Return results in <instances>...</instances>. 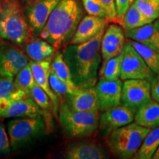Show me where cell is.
Masks as SVG:
<instances>
[{"label": "cell", "mask_w": 159, "mask_h": 159, "mask_svg": "<svg viewBox=\"0 0 159 159\" xmlns=\"http://www.w3.org/2000/svg\"><path fill=\"white\" fill-rule=\"evenodd\" d=\"M30 97L39 105L40 108L43 111V116H46L47 117L48 116L51 106H52L50 104L52 103L51 99L48 94L36 83L33 85V87L31 89ZM47 117H46V119H47Z\"/></svg>", "instance_id": "obj_30"}, {"label": "cell", "mask_w": 159, "mask_h": 159, "mask_svg": "<svg viewBox=\"0 0 159 159\" xmlns=\"http://www.w3.org/2000/svg\"><path fill=\"white\" fill-rule=\"evenodd\" d=\"M134 118V113L121 104L102 112L99 116V127L102 130L111 133L115 129L132 123Z\"/></svg>", "instance_id": "obj_14"}, {"label": "cell", "mask_w": 159, "mask_h": 159, "mask_svg": "<svg viewBox=\"0 0 159 159\" xmlns=\"http://www.w3.org/2000/svg\"><path fill=\"white\" fill-rule=\"evenodd\" d=\"M159 147V126L152 128L134 156L136 159H150Z\"/></svg>", "instance_id": "obj_24"}, {"label": "cell", "mask_w": 159, "mask_h": 159, "mask_svg": "<svg viewBox=\"0 0 159 159\" xmlns=\"http://www.w3.org/2000/svg\"><path fill=\"white\" fill-rule=\"evenodd\" d=\"M120 79H145L151 81L155 75L136 49L126 41L122 51Z\"/></svg>", "instance_id": "obj_7"}, {"label": "cell", "mask_w": 159, "mask_h": 159, "mask_svg": "<svg viewBox=\"0 0 159 159\" xmlns=\"http://www.w3.org/2000/svg\"><path fill=\"white\" fill-rule=\"evenodd\" d=\"M27 56L19 49L0 47V77H14L29 64Z\"/></svg>", "instance_id": "obj_11"}, {"label": "cell", "mask_w": 159, "mask_h": 159, "mask_svg": "<svg viewBox=\"0 0 159 159\" xmlns=\"http://www.w3.org/2000/svg\"><path fill=\"white\" fill-rule=\"evenodd\" d=\"M103 33L104 32L87 42L70 44L63 49V57L77 88H89L97 84L102 57L101 41Z\"/></svg>", "instance_id": "obj_1"}, {"label": "cell", "mask_w": 159, "mask_h": 159, "mask_svg": "<svg viewBox=\"0 0 159 159\" xmlns=\"http://www.w3.org/2000/svg\"><path fill=\"white\" fill-rule=\"evenodd\" d=\"M51 61L52 59L46 60V61H40V62L30 61L29 62V65L30 66L35 83L39 85L48 94L51 99L54 114L55 116H57V114H58L59 109L58 97L52 91L50 86V83H49V75L51 72L52 65Z\"/></svg>", "instance_id": "obj_15"}, {"label": "cell", "mask_w": 159, "mask_h": 159, "mask_svg": "<svg viewBox=\"0 0 159 159\" xmlns=\"http://www.w3.org/2000/svg\"><path fill=\"white\" fill-rule=\"evenodd\" d=\"M151 83L145 79H130L124 80L122 86V104L134 114L141 107L150 101Z\"/></svg>", "instance_id": "obj_8"}, {"label": "cell", "mask_w": 159, "mask_h": 159, "mask_svg": "<svg viewBox=\"0 0 159 159\" xmlns=\"http://www.w3.org/2000/svg\"><path fill=\"white\" fill-rule=\"evenodd\" d=\"M0 1H1V0H0Z\"/></svg>", "instance_id": "obj_41"}, {"label": "cell", "mask_w": 159, "mask_h": 159, "mask_svg": "<svg viewBox=\"0 0 159 159\" xmlns=\"http://www.w3.org/2000/svg\"><path fill=\"white\" fill-rule=\"evenodd\" d=\"M122 53L116 57L103 61L99 70V78L114 80L120 78Z\"/></svg>", "instance_id": "obj_26"}, {"label": "cell", "mask_w": 159, "mask_h": 159, "mask_svg": "<svg viewBox=\"0 0 159 159\" xmlns=\"http://www.w3.org/2000/svg\"><path fill=\"white\" fill-rule=\"evenodd\" d=\"M64 102L69 108L75 111L99 110L98 98L95 86L79 89L73 94L65 97Z\"/></svg>", "instance_id": "obj_16"}, {"label": "cell", "mask_w": 159, "mask_h": 159, "mask_svg": "<svg viewBox=\"0 0 159 159\" xmlns=\"http://www.w3.org/2000/svg\"><path fill=\"white\" fill-rule=\"evenodd\" d=\"M154 25H155V26H156V27H157V28H158V30H159V18H158V19L156 21V22L154 23Z\"/></svg>", "instance_id": "obj_39"}, {"label": "cell", "mask_w": 159, "mask_h": 159, "mask_svg": "<svg viewBox=\"0 0 159 159\" xmlns=\"http://www.w3.org/2000/svg\"><path fill=\"white\" fill-rule=\"evenodd\" d=\"M123 83L121 79H99L95 85L99 111H104L122 104Z\"/></svg>", "instance_id": "obj_9"}, {"label": "cell", "mask_w": 159, "mask_h": 159, "mask_svg": "<svg viewBox=\"0 0 159 159\" xmlns=\"http://www.w3.org/2000/svg\"><path fill=\"white\" fill-rule=\"evenodd\" d=\"M125 33L128 39L159 52V30L154 24H147Z\"/></svg>", "instance_id": "obj_19"}, {"label": "cell", "mask_w": 159, "mask_h": 159, "mask_svg": "<svg viewBox=\"0 0 159 159\" xmlns=\"http://www.w3.org/2000/svg\"><path fill=\"white\" fill-rule=\"evenodd\" d=\"M39 116H43V112L31 97L13 101L0 111V118H24Z\"/></svg>", "instance_id": "obj_17"}, {"label": "cell", "mask_w": 159, "mask_h": 159, "mask_svg": "<svg viewBox=\"0 0 159 159\" xmlns=\"http://www.w3.org/2000/svg\"><path fill=\"white\" fill-rule=\"evenodd\" d=\"M108 11L111 20L116 19V7L115 0H99Z\"/></svg>", "instance_id": "obj_35"}, {"label": "cell", "mask_w": 159, "mask_h": 159, "mask_svg": "<svg viewBox=\"0 0 159 159\" xmlns=\"http://www.w3.org/2000/svg\"><path fill=\"white\" fill-rule=\"evenodd\" d=\"M49 83H50V86L52 91L57 97H66L67 95L73 94L76 91L71 89L66 83L61 80L52 69L50 75H49Z\"/></svg>", "instance_id": "obj_32"}, {"label": "cell", "mask_w": 159, "mask_h": 159, "mask_svg": "<svg viewBox=\"0 0 159 159\" xmlns=\"http://www.w3.org/2000/svg\"><path fill=\"white\" fill-rule=\"evenodd\" d=\"M116 7V19L119 20L123 16L127 10L134 2V0H115Z\"/></svg>", "instance_id": "obj_34"}, {"label": "cell", "mask_w": 159, "mask_h": 159, "mask_svg": "<svg viewBox=\"0 0 159 159\" xmlns=\"http://www.w3.org/2000/svg\"><path fill=\"white\" fill-rule=\"evenodd\" d=\"M22 1V2L25 4V5L27 7V6H29L30 5H33V4H34L35 2H37L40 1V0H21Z\"/></svg>", "instance_id": "obj_37"}, {"label": "cell", "mask_w": 159, "mask_h": 159, "mask_svg": "<svg viewBox=\"0 0 159 159\" xmlns=\"http://www.w3.org/2000/svg\"><path fill=\"white\" fill-rule=\"evenodd\" d=\"M125 33L131 30L142 27L147 24L152 23L150 20L145 18L139 12L135 5L134 2L131 4L129 8L127 10L123 16L119 20Z\"/></svg>", "instance_id": "obj_23"}, {"label": "cell", "mask_w": 159, "mask_h": 159, "mask_svg": "<svg viewBox=\"0 0 159 159\" xmlns=\"http://www.w3.org/2000/svg\"><path fill=\"white\" fill-rule=\"evenodd\" d=\"M141 56L143 57L145 63L150 67L151 70L156 74L159 73V52L149 48L142 43L137 42L134 40H128Z\"/></svg>", "instance_id": "obj_27"}, {"label": "cell", "mask_w": 159, "mask_h": 159, "mask_svg": "<svg viewBox=\"0 0 159 159\" xmlns=\"http://www.w3.org/2000/svg\"><path fill=\"white\" fill-rule=\"evenodd\" d=\"M14 83L18 89L23 91L27 97H30L31 89L35 84L30 66L28 64L16 75Z\"/></svg>", "instance_id": "obj_28"}, {"label": "cell", "mask_w": 159, "mask_h": 159, "mask_svg": "<svg viewBox=\"0 0 159 159\" xmlns=\"http://www.w3.org/2000/svg\"><path fill=\"white\" fill-rule=\"evenodd\" d=\"M11 142L7 136L5 128L2 123L0 122V154L7 155L11 152Z\"/></svg>", "instance_id": "obj_33"}, {"label": "cell", "mask_w": 159, "mask_h": 159, "mask_svg": "<svg viewBox=\"0 0 159 159\" xmlns=\"http://www.w3.org/2000/svg\"><path fill=\"white\" fill-rule=\"evenodd\" d=\"M63 157L67 159H102L107 158V153L96 143L77 142L67 147Z\"/></svg>", "instance_id": "obj_18"}, {"label": "cell", "mask_w": 159, "mask_h": 159, "mask_svg": "<svg viewBox=\"0 0 159 159\" xmlns=\"http://www.w3.org/2000/svg\"><path fill=\"white\" fill-rule=\"evenodd\" d=\"M108 19L94 16H85L80 22L69 44H80L87 42L105 32Z\"/></svg>", "instance_id": "obj_13"}, {"label": "cell", "mask_w": 159, "mask_h": 159, "mask_svg": "<svg viewBox=\"0 0 159 159\" xmlns=\"http://www.w3.org/2000/svg\"><path fill=\"white\" fill-rule=\"evenodd\" d=\"M83 11L78 0H61L40 33V37L55 49L67 47L83 19Z\"/></svg>", "instance_id": "obj_2"}, {"label": "cell", "mask_w": 159, "mask_h": 159, "mask_svg": "<svg viewBox=\"0 0 159 159\" xmlns=\"http://www.w3.org/2000/svg\"><path fill=\"white\" fill-rule=\"evenodd\" d=\"M61 0H40L27 6L25 16L33 34L41 33L52 12Z\"/></svg>", "instance_id": "obj_10"}, {"label": "cell", "mask_w": 159, "mask_h": 159, "mask_svg": "<svg viewBox=\"0 0 159 159\" xmlns=\"http://www.w3.org/2000/svg\"><path fill=\"white\" fill-rule=\"evenodd\" d=\"M58 119L67 134L75 138L92 135L99 127V111H75L61 102L58 109Z\"/></svg>", "instance_id": "obj_5"}, {"label": "cell", "mask_w": 159, "mask_h": 159, "mask_svg": "<svg viewBox=\"0 0 159 159\" xmlns=\"http://www.w3.org/2000/svg\"><path fill=\"white\" fill-rule=\"evenodd\" d=\"M32 33L19 0H1L0 38L21 45L30 41Z\"/></svg>", "instance_id": "obj_3"}, {"label": "cell", "mask_w": 159, "mask_h": 159, "mask_svg": "<svg viewBox=\"0 0 159 159\" xmlns=\"http://www.w3.org/2000/svg\"><path fill=\"white\" fill-rule=\"evenodd\" d=\"M26 97H29L16 86L13 77H0V111L9 103Z\"/></svg>", "instance_id": "obj_22"}, {"label": "cell", "mask_w": 159, "mask_h": 159, "mask_svg": "<svg viewBox=\"0 0 159 159\" xmlns=\"http://www.w3.org/2000/svg\"><path fill=\"white\" fill-rule=\"evenodd\" d=\"M155 1H156V2H159V0H155Z\"/></svg>", "instance_id": "obj_40"}, {"label": "cell", "mask_w": 159, "mask_h": 159, "mask_svg": "<svg viewBox=\"0 0 159 159\" xmlns=\"http://www.w3.org/2000/svg\"><path fill=\"white\" fill-rule=\"evenodd\" d=\"M125 42L124 30L117 25H109L103 33L101 41V54L103 61L120 55Z\"/></svg>", "instance_id": "obj_12"}, {"label": "cell", "mask_w": 159, "mask_h": 159, "mask_svg": "<svg viewBox=\"0 0 159 159\" xmlns=\"http://www.w3.org/2000/svg\"><path fill=\"white\" fill-rule=\"evenodd\" d=\"M152 158L153 159H159V147L157 149L156 152H155L153 156H152Z\"/></svg>", "instance_id": "obj_38"}, {"label": "cell", "mask_w": 159, "mask_h": 159, "mask_svg": "<svg viewBox=\"0 0 159 159\" xmlns=\"http://www.w3.org/2000/svg\"><path fill=\"white\" fill-rule=\"evenodd\" d=\"M134 2L142 14L151 22L159 18V2L155 0H134Z\"/></svg>", "instance_id": "obj_29"}, {"label": "cell", "mask_w": 159, "mask_h": 159, "mask_svg": "<svg viewBox=\"0 0 159 159\" xmlns=\"http://www.w3.org/2000/svg\"><path fill=\"white\" fill-rule=\"evenodd\" d=\"M151 83V95L152 99L159 102V73L156 74L153 79L150 81Z\"/></svg>", "instance_id": "obj_36"}, {"label": "cell", "mask_w": 159, "mask_h": 159, "mask_svg": "<svg viewBox=\"0 0 159 159\" xmlns=\"http://www.w3.org/2000/svg\"><path fill=\"white\" fill-rule=\"evenodd\" d=\"M55 49L43 39L30 40L26 44L25 52L31 61L35 62L50 60L55 54Z\"/></svg>", "instance_id": "obj_21"}, {"label": "cell", "mask_w": 159, "mask_h": 159, "mask_svg": "<svg viewBox=\"0 0 159 159\" xmlns=\"http://www.w3.org/2000/svg\"><path fill=\"white\" fill-rule=\"evenodd\" d=\"M82 3L89 15L111 20L106 7L99 0H82Z\"/></svg>", "instance_id": "obj_31"}, {"label": "cell", "mask_w": 159, "mask_h": 159, "mask_svg": "<svg viewBox=\"0 0 159 159\" xmlns=\"http://www.w3.org/2000/svg\"><path fill=\"white\" fill-rule=\"evenodd\" d=\"M137 124L145 128H154L159 126V102L151 99L135 114Z\"/></svg>", "instance_id": "obj_20"}, {"label": "cell", "mask_w": 159, "mask_h": 159, "mask_svg": "<svg viewBox=\"0 0 159 159\" xmlns=\"http://www.w3.org/2000/svg\"><path fill=\"white\" fill-rule=\"evenodd\" d=\"M51 69L55 72V74L59 77L61 80L65 82L71 89L74 91H77L79 88L75 85L72 80L70 69H69L67 63L63 59L62 53L57 52L55 54L54 59L51 65Z\"/></svg>", "instance_id": "obj_25"}, {"label": "cell", "mask_w": 159, "mask_h": 159, "mask_svg": "<svg viewBox=\"0 0 159 159\" xmlns=\"http://www.w3.org/2000/svg\"><path fill=\"white\" fill-rule=\"evenodd\" d=\"M150 130L151 128L136 122L130 123L111 131L107 144L115 156L125 159L133 158Z\"/></svg>", "instance_id": "obj_4"}, {"label": "cell", "mask_w": 159, "mask_h": 159, "mask_svg": "<svg viewBox=\"0 0 159 159\" xmlns=\"http://www.w3.org/2000/svg\"><path fill=\"white\" fill-rule=\"evenodd\" d=\"M43 116L16 119L7 123V133L13 150L22 148L46 133Z\"/></svg>", "instance_id": "obj_6"}]
</instances>
